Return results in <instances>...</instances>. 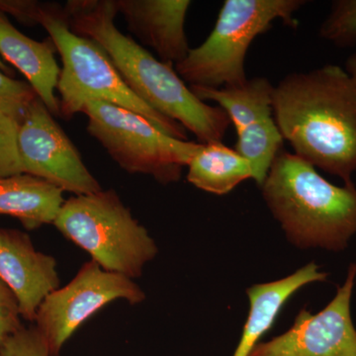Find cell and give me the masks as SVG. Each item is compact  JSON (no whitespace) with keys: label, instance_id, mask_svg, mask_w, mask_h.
<instances>
[{"label":"cell","instance_id":"cell-2","mask_svg":"<svg viewBox=\"0 0 356 356\" xmlns=\"http://www.w3.org/2000/svg\"><path fill=\"white\" fill-rule=\"evenodd\" d=\"M64 13L70 29L102 47L140 99L191 131L199 144L222 142L231 124L226 112L198 99L172 65L116 27L115 0H70Z\"/></svg>","mask_w":356,"mask_h":356},{"label":"cell","instance_id":"cell-10","mask_svg":"<svg viewBox=\"0 0 356 356\" xmlns=\"http://www.w3.org/2000/svg\"><path fill=\"white\" fill-rule=\"evenodd\" d=\"M356 264L348 267L336 296L317 314L303 309L284 334L259 343L250 356H356V329L351 299Z\"/></svg>","mask_w":356,"mask_h":356},{"label":"cell","instance_id":"cell-9","mask_svg":"<svg viewBox=\"0 0 356 356\" xmlns=\"http://www.w3.org/2000/svg\"><path fill=\"white\" fill-rule=\"evenodd\" d=\"M54 117L39 97L26 110L17 134L23 173L46 180L74 196L102 191V185Z\"/></svg>","mask_w":356,"mask_h":356},{"label":"cell","instance_id":"cell-8","mask_svg":"<svg viewBox=\"0 0 356 356\" xmlns=\"http://www.w3.org/2000/svg\"><path fill=\"white\" fill-rule=\"evenodd\" d=\"M146 299L134 280L104 270L91 259L65 285L51 292L40 306L35 327L51 356H60L65 343L100 309L124 300L137 305Z\"/></svg>","mask_w":356,"mask_h":356},{"label":"cell","instance_id":"cell-16","mask_svg":"<svg viewBox=\"0 0 356 356\" xmlns=\"http://www.w3.org/2000/svg\"><path fill=\"white\" fill-rule=\"evenodd\" d=\"M187 168L188 182L215 195H226L245 180L252 179L248 161L222 142L201 144Z\"/></svg>","mask_w":356,"mask_h":356},{"label":"cell","instance_id":"cell-7","mask_svg":"<svg viewBox=\"0 0 356 356\" xmlns=\"http://www.w3.org/2000/svg\"><path fill=\"white\" fill-rule=\"evenodd\" d=\"M86 130L122 170L151 175L161 184L177 182L199 143L175 139L131 110L104 102L86 103Z\"/></svg>","mask_w":356,"mask_h":356},{"label":"cell","instance_id":"cell-22","mask_svg":"<svg viewBox=\"0 0 356 356\" xmlns=\"http://www.w3.org/2000/svg\"><path fill=\"white\" fill-rule=\"evenodd\" d=\"M0 356H51L48 346L35 325L26 327L7 337L0 343Z\"/></svg>","mask_w":356,"mask_h":356},{"label":"cell","instance_id":"cell-14","mask_svg":"<svg viewBox=\"0 0 356 356\" xmlns=\"http://www.w3.org/2000/svg\"><path fill=\"white\" fill-rule=\"evenodd\" d=\"M327 276L320 266L310 262L286 277L248 288L250 312L233 356H250L293 295L311 283L324 282Z\"/></svg>","mask_w":356,"mask_h":356},{"label":"cell","instance_id":"cell-18","mask_svg":"<svg viewBox=\"0 0 356 356\" xmlns=\"http://www.w3.org/2000/svg\"><path fill=\"white\" fill-rule=\"evenodd\" d=\"M283 139L273 117L261 119L236 131L235 151L250 163L252 179L264 184L276 156L283 149Z\"/></svg>","mask_w":356,"mask_h":356},{"label":"cell","instance_id":"cell-15","mask_svg":"<svg viewBox=\"0 0 356 356\" xmlns=\"http://www.w3.org/2000/svg\"><path fill=\"white\" fill-rule=\"evenodd\" d=\"M63 193L27 173L0 177V215L16 218L28 229L54 225L65 201Z\"/></svg>","mask_w":356,"mask_h":356},{"label":"cell","instance_id":"cell-19","mask_svg":"<svg viewBox=\"0 0 356 356\" xmlns=\"http://www.w3.org/2000/svg\"><path fill=\"white\" fill-rule=\"evenodd\" d=\"M318 36L339 48L356 46V0H334Z\"/></svg>","mask_w":356,"mask_h":356},{"label":"cell","instance_id":"cell-23","mask_svg":"<svg viewBox=\"0 0 356 356\" xmlns=\"http://www.w3.org/2000/svg\"><path fill=\"white\" fill-rule=\"evenodd\" d=\"M22 325L15 297L0 277V343Z\"/></svg>","mask_w":356,"mask_h":356},{"label":"cell","instance_id":"cell-1","mask_svg":"<svg viewBox=\"0 0 356 356\" xmlns=\"http://www.w3.org/2000/svg\"><path fill=\"white\" fill-rule=\"evenodd\" d=\"M273 119L294 154L353 184L356 172V86L344 67L293 72L274 86Z\"/></svg>","mask_w":356,"mask_h":356},{"label":"cell","instance_id":"cell-12","mask_svg":"<svg viewBox=\"0 0 356 356\" xmlns=\"http://www.w3.org/2000/svg\"><path fill=\"white\" fill-rule=\"evenodd\" d=\"M191 3L189 0H115L129 31L172 67L191 51L185 19Z\"/></svg>","mask_w":356,"mask_h":356},{"label":"cell","instance_id":"cell-3","mask_svg":"<svg viewBox=\"0 0 356 356\" xmlns=\"http://www.w3.org/2000/svg\"><path fill=\"white\" fill-rule=\"evenodd\" d=\"M262 197L297 248L343 252L356 235V188L327 181L316 168L284 149L261 186Z\"/></svg>","mask_w":356,"mask_h":356},{"label":"cell","instance_id":"cell-11","mask_svg":"<svg viewBox=\"0 0 356 356\" xmlns=\"http://www.w3.org/2000/svg\"><path fill=\"white\" fill-rule=\"evenodd\" d=\"M0 277L15 297L21 318L29 322L60 288L55 257L37 250L29 236L17 229H0Z\"/></svg>","mask_w":356,"mask_h":356},{"label":"cell","instance_id":"cell-17","mask_svg":"<svg viewBox=\"0 0 356 356\" xmlns=\"http://www.w3.org/2000/svg\"><path fill=\"white\" fill-rule=\"evenodd\" d=\"M201 102H214L228 115L236 131L273 117L274 86L266 77L248 79L242 86L221 88L191 86Z\"/></svg>","mask_w":356,"mask_h":356},{"label":"cell","instance_id":"cell-21","mask_svg":"<svg viewBox=\"0 0 356 356\" xmlns=\"http://www.w3.org/2000/svg\"><path fill=\"white\" fill-rule=\"evenodd\" d=\"M19 123L0 110V177L23 173L17 149Z\"/></svg>","mask_w":356,"mask_h":356},{"label":"cell","instance_id":"cell-20","mask_svg":"<svg viewBox=\"0 0 356 356\" xmlns=\"http://www.w3.org/2000/svg\"><path fill=\"white\" fill-rule=\"evenodd\" d=\"M38 97L29 83L16 81L0 72V110L15 119L22 120L26 110Z\"/></svg>","mask_w":356,"mask_h":356},{"label":"cell","instance_id":"cell-6","mask_svg":"<svg viewBox=\"0 0 356 356\" xmlns=\"http://www.w3.org/2000/svg\"><path fill=\"white\" fill-rule=\"evenodd\" d=\"M54 226L104 270L131 280L140 277L159 252L149 232L114 191L67 199Z\"/></svg>","mask_w":356,"mask_h":356},{"label":"cell","instance_id":"cell-25","mask_svg":"<svg viewBox=\"0 0 356 356\" xmlns=\"http://www.w3.org/2000/svg\"><path fill=\"white\" fill-rule=\"evenodd\" d=\"M0 72H3V74H6V76H9V74H13V70H11L10 69H9L8 67H7L6 63H4L3 60H2L1 58H0Z\"/></svg>","mask_w":356,"mask_h":356},{"label":"cell","instance_id":"cell-4","mask_svg":"<svg viewBox=\"0 0 356 356\" xmlns=\"http://www.w3.org/2000/svg\"><path fill=\"white\" fill-rule=\"evenodd\" d=\"M35 23L48 32L62 58L57 89L60 116L72 118L89 102H108L142 115L175 139L187 140L184 126L152 108L128 88L102 47L70 29L64 6L39 3Z\"/></svg>","mask_w":356,"mask_h":356},{"label":"cell","instance_id":"cell-5","mask_svg":"<svg viewBox=\"0 0 356 356\" xmlns=\"http://www.w3.org/2000/svg\"><path fill=\"white\" fill-rule=\"evenodd\" d=\"M306 0H226L216 24L197 48L191 49L175 72L191 86L221 88L242 86L248 81L245 58L254 40L281 20L298 25L295 13Z\"/></svg>","mask_w":356,"mask_h":356},{"label":"cell","instance_id":"cell-24","mask_svg":"<svg viewBox=\"0 0 356 356\" xmlns=\"http://www.w3.org/2000/svg\"><path fill=\"white\" fill-rule=\"evenodd\" d=\"M346 69L348 74H350L351 79H353V83L356 86V51L355 53L351 54L348 60H346Z\"/></svg>","mask_w":356,"mask_h":356},{"label":"cell","instance_id":"cell-13","mask_svg":"<svg viewBox=\"0 0 356 356\" xmlns=\"http://www.w3.org/2000/svg\"><path fill=\"white\" fill-rule=\"evenodd\" d=\"M55 51L50 38L44 42L29 38L0 11V58L19 70L49 111L54 116H60V102L56 95L60 69Z\"/></svg>","mask_w":356,"mask_h":356}]
</instances>
